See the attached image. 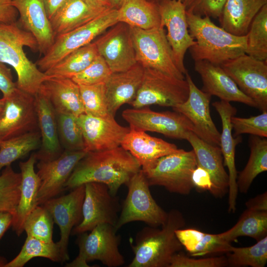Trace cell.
<instances>
[{
    "label": "cell",
    "mask_w": 267,
    "mask_h": 267,
    "mask_svg": "<svg viewBox=\"0 0 267 267\" xmlns=\"http://www.w3.org/2000/svg\"><path fill=\"white\" fill-rule=\"evenodd\" d=\"M197 166L193 150L179 149L158 158L148 168L141 169L150 186H161L170 192L188 195L193 188L191 175Z\"/></svg>",
    "instance_id": "cell-5"
},
{
    "label": "cell",
    "mask_w": 267,
    "mask_h": 267,
    "mask_svg": "<svg viewBox=\"0 0 267 267\" xmlns=\"http://www.w3.org/2000/svg\"><path fill=\"white\" fill-rule=\"evenodd\" d=\"M16 88L10 69L4 63L0 62V91L3 94V97L9 96Z\"/></svg>",
    "instance_id": "cell-50"
},
{
    "label": "cell",
    "mask_w": 267,
    "mask_h": 267,
    "mask_svg": "<svg viewBox=\"0 0 267 267\" xmlns=\"http://www.w3.org/2000/svg\"><path fill=\"white\" fill-rule=\"evenodd\" d=\"M140 169L137 161L121 146L89 151L75 167L65 187L72 189L86 183L99 182L106 185L110 193L116 195L120 187L127 185Z\"/></svg>",
    "instance_id": "cell-1"
},
{
    "label": "cell",
    "mask_w": 267,
    "mask_h": 267,
    "mask_svg": "<svg viewBox=\"0 0 267 267\" xmlns=\"http://www.w3.org/2000/svg\"><path fill=\"white\" fill-rule=\"evenodd\" d=\"M130 28L138 63L144 68L155 69L178 79H185V75L177 66L164 27L146 30Z\"/></svg>",
    "instance_id": "cell-9"
},
{
    "label": "cell",
    "mask_w": 267,
    "mask_h": 267,
    "mask_svg": "<svg viewBox=\"0 0 267 267\" xmlns=\"http://www.w3.org/2000/svg\"><path fill=\"white\" fill-rule=\"evenodd\" d=\"M85 150H64L55 159L39 161L37 173L40 180L37 205L57 196L65 188V185L79 161L87 153Z\"/></svg>",
    "instance_id": "cell-18"
},
{
    "label": "cell",
    "mask_w": 267,
    "mask_h": 267,
    "mask_svg": "<svg viewBox=\"0 0 267 267\" xmlns=\"http://www.w3.org/2000/svg\"><path fill=\"white\" fill-rule=\"evenodd\" d=\"M195 70L201 77L202 90L227 102H238L256 107L255 102L243 93L220 65L205 60L195 61Z\"/></svg>",
    "instance_id": "cell-23"
},
{
    "label": "cell",
    "mask_w": 267,
    "mask_h": 267,
    "mask_svg": "<svg viewBox=\"0 0 267 267\" xmlns=\"http://www.w3.org/2000/svg\"><path fill=\"white\" fill-rule=\"evenodd\" d=\"M98 55L93 42L71 52L44 73L47 77L71 79L85 69Z\"/></svg>",
    "instance_id": "cell-34"
},
{
    "label": "cell",
    "mask_w": 267,
    "mask_h": 267,
    "mask_svg": "<svg viewBox=\"0 0 267 267\" xmlns=\"http://www.w3.org/2000/svg\"><path fill=\"white\" fill-rule=\"evenodd\" d=\"M267 233V211L247 209L236 223L225 232L219 233L224 241L231 243L240 236H248L259 241Z\"/></svg>",
    "instance_id": "cell-35"
},
{
    "label": "cell",
    "mask_w": 267,
    "mask_h": 267,
    "mask_svg": "<svg viewBox=\"0 0 267 267\" xmlns=\"http://www.w3.org/2000/svg\"><path fill=\"white\" fill-rule=\"evenodd\" d=\"M189 33L195 42L189 48L195 61L221 65L245 53L247 35L236 36L215 25L208 16L186 12Z\"/></svg>",
    "instance_id": "cell-2"
},
{
    "label": "cell",
    "mask_w": 267,
    "mask_h": 267,
    "mask_svg": "<svg viewBox=\"0 0 267 267\" xmlns=\"http://www.w3.org/2000/svg\"><path fill=\"white\" fill-rule=\"evenodd\" d=\"M41 145L39 130L30 132L0 143V172Z\"/></svg>",
    "instance_id": "cell-38"
},
{
    "label": "cell",
    "mask_w": 267,
    "mask_h": 267,
    "mask_svg": "<svg viewBox=\"0 0 267 267\" xmlns=\"http://www.w3.org/2000/svg\"><path fill=\"white\" fill-rule=\"evenodd\" d=\"M191 181L193 187L201 191H209L211 192L213 183L208 172L203 168L197 166L191 175Z\"/></svg>",
    "instance_id": "cell-49"
},
{
    "label": "cell",
    "mask_w": 267,
    "mask_h": 267,
    "mask_svg": "<svg viewBox=\"0 0 267 267\" xmlns=\"http://www.w3.org/2000/svg\"><path fill=\"white\" fill-rule=\"evenodd\" d=\"M118 22L146 30L161 26L158 3L149 0H125L117 9Z\"/></svg>",
    "instance_id": "cell-33"
},
{
    "label": "cell",
    "mask_w": 267,
    "mask_h": 267,
    "mask_svg": "<svg viewBox=\"0 0 267 267\" xmlns=\"http://www.w3.org/2000/svg\"><path fill=\"white\" fill-rule=\"evenodd\" d=\"M150 0V1H154L155 2H156V3H158L159 2V0Z\"/></svg>",
    "instance_id": "cell-58"
},
{
    "label": "cell",
    "mask_w": 267,
    "mask_h": 267,
    "mask_svg": "<svg viewBox=\"0 0 267 267\" xmlns=\"http://www.w3.org/2000/svg\"><path fill=\"white\" fill-rule=\"evenodd\" d=\"M106 10L91 7L82 0H67L50 19L53 34L56 37L70 32Z\"/></svg>",
    "instance_id": "cell-31"
},
{
    "label": "cell",
    "mask_w": 267,
    "mask_h": 267,
    "mask_svg": "<svg viewBox=\"0 0 267 267\" xmlns=\"http://www.w3.org/2000/svg\"><path fill=\"white\" fill-rule=\"evenodd\" d=\"M234 137L248 134L262 137H267V111L249 118L232 116L231 118Z\"/></svg>",
    "instance_id": "cell-46"
},
{
    "label": "cell",
    "mask_w": 267,
    "mask_h": 267,
    "mask_svg": "<svg viewBox=\"0 0 267 267\" xmlns=\"http://www.w3.org/2000/svg\"><path fill=\"white\" fill-rule=\"evenodd\" d=\"M79 87L85 113L96 117H105L109 114L104 83L81 85Z\"/></svg>",
    "instance_id": "cell-44"
},
{
    "label": "cell",
    "mask_w": 267,
    "mask_h": 267,
    "mask_svg": "<svg viewBox=\"0 0 267 267\" xmlns=\"http://www.w3.org/2000/svg\"><path fill=\"white\" fill-rule=\"evenodd\" d=\"M47 16L50 20L56 11L67 0H43Z\"/></svg>",
    "instance_id": "cell-53"
},
{
    "label": "cell",
    "mask_w": 267,
    "mask_h": 267,
    "mask_svg": "<svg viewBox=\"0 0 267 267\" xmlns=\"http://www.w3.org/2000/svg\"><path fill=\"white\" fill-rule=\"evenodd\" d=\"M227 265L225 256L194 259L178 252L172 257L169 267H222Z\"/></svg>",
    "instance_id": "cell-48"
},
{
    "label": "cell",
    "mask_w": 267,
    "mask_h": 267,
    "mask_svg": "<svg viewBox=\"0 0 267 267\" xmlns=\"http://www.w3.org/2000/svg\"><path fill=\"white\" fill-rule=\"evenodd\" d=\"M5 99L2 97V98H0V115L3 110L4 104Z\"/></svg>",
    "instance_id": "cell-57"
},
{
    "label": "cell",
    "mask_w": 267,
    "mask_h": 267,
    "mask_svg": "<svg viewBox=\"0 0 267 267\" xmlns=\"http://www.w3.org/2000/svg\"><path fill=\"white\" fill-rule=\"evenodd\" d=\"M112 73L108 65L100 55L83 71L71 79L79 86L104 83Z\"/></svg>",
    "instance_id": "cell-45"
},
{
    "label": "cell",
    "mask_w": 267,
    "mask_h": 267,
    "mask_svg": "<svg viewBox=\"0 0 267 267\" xmlns=\"http://www.w3.org/2000/svg\"><path fill=\"white\" fill-rule=\"evenodd\" d=\"M189 87L186 100L172 108L184 115L193 124L194 133L205 142L220 146L221 133L212 120L210 103L211 95L199 89L187 72L185 74Z\"/></svg>",
    "instance_id": "cell-17"
},
{
    "label": "cell",
    "mask_w": 267,
    "mask_h": 267,
    "mask_svg": "<svg viewBox=\"0 0 267 267\" xmlns=\"http://www.w3.org/2000/svg\"><path fill=\"white\" fill-rule=\"evenodd\" d=\"M25 46L33 51H39L35 38L17 21L0 23V62L14 69L18 89L35 96L40 91L47 76L27 57L23 49Z\"/></svg>",
    "instance_id": "cell-3"
},
{
    "label": "cell",
    "mask_w": 267,
    "mask_h": 267,
    "mask_svg": "<svg viewBox=\"0 0 267 267\" xmlns=\"http://www.w3.org/2000/svg\"><path fill=\"white\" fill-rule=\"evenodd\" d=\"M5 99L0 115V143L38 130L35 96L17 88Z\"/></svg>",
    "instance_id": "cell-14"
},
{
    "label": "cell",
    "mask_w": 267,
    "mask_h": 267,
    "mask_svg": "<svg viewBox=\"0 0 267 267\" xmlns=\"http://www.w3.org/2000/svg\"><path fill=\"white\" fill-rule=\"evenodd\" d=\"M250 155L244 169L237 176V184L240 192L246 193L256 177L267 171V139L253 135L250 138Z\"/></svg>",
    "instance_id": "cell-36"
},
{
    "label": "cell",
    "mask_w": 267,
    "mask_h": 267,
    "mask_svg": "<svg viewBox=\"0 0 267 267\" xmlns=\"http://www.w3.org/2000/svg\"><path fill=\"white\" fill-rule=\"evenodd\" d=\"M117 22V9L105 10L85 25L56 37L51 46L36 64L44 72L71 52L92 43Z\"/></svg>",
    "instance_id": "cell-7"
},
{
    "label": "cell",
    "mask_w": 267,
    "mask_h": 267,
    "mask_svg": "<svg viewBox=\"0 0 267 267\" xmlns=\"http://www.w3.org/2000/svg\"><path fill=\"white\" fill-rule=\"evenodd\" d=\"M12 0H0V23H11L17 21L18 13L11 4Z\"/></svg>",
    "instance_id": "cell-51"
},
{
    "label": "cell",
    "mask_w": 267,
    "mask_h": 267,
    "mask_svg": "<svg viewBox=\"0 0 267 267\" xmlns=\"http://www.w3.org/2000/svg\"><path fill=\"white\" fill-rule=\"evenodd\" d=\"M175 234L185 250L192 257H201L217 253H227L230 243L223 240L218 234H210L195 228H179Z\"/></svg>",
    "instance_id": "cell-32"
},
{
    "label": "cell",
    "mask_w": 267,
    "mask_h": 267,
    "mask_svg": "<svg viewBox=\"0 0 267 267\" xmlns=\"http://www.w3.org/2000/svg\"><path fill=\"white\" fill-rule=\"evenodd\" d=\"M184 224L181 213L173 209L161 228L150 226L143 228L137 233L134 243L130 239L134 257L128 267H169L173 256L183 247L175 230Z\"/></svg>",
    "instance_id": "cell-4"
},
{
    "label": "cell",
    "mask_w": 267,
    "mask_h": 267,
    "mask_svg": "<svg viewBox=\"0 0 267 267\" xmlns=\"http://www.w3.org/2000/svg\"><path fill=\"white\" fill-rule=\"evenodd\" d=\"M188 93L185 78L178 79L155 69L144 68L141 85L130 105L135 108L151 105L173 108L185 101Z\"/></svg>",
    "instance_id": "cell-10"
},
{
    "label": "cell",
    "mask_w": 267,
    "mask_h": 267,
    "mask_svg": "<svg viewBox=\"0 0 267 267\" xmlns=\"http://www.w3.org/2000/svg\"><path fill=\"white\" fill-rule=\"evenodd\" d=\"M36 153H32L24 162L19 163L21 181L20 195L11 226L18 236L24 231L25 222L37 205V196L40 187V178L34 169L37 161Z\"/></svg>",
    "instance_id": "cell-28"
},
{
    "label": "cell",
    "mask_w": 267,
    "mask_h": 267,
    "mask_svg": "<svg viewBox=\"0 0 267 267\" xmlns=\"http://www.w3.org/2000/svg\"><path fill=\"white\" fill-rule=\"evenodd\" d=\"M94 43L112 73L127 70L137 63L130 27L123 22H117Z\"/></svg>",
    "instance_id": "cell-16"
},
{
    "label": "cell",
    "mask_w": 267,
    "mask_h": 267,
    "mask_svg": "<svg viewBox=\"0 0 267 267\" xmlns=\"http://www.w3.org/2000/svg\"><path fill=\"white\" fill-rule=\"evenodd\" d=\"M35 98L41 134V145L35 153L37 160H50L58 157L63 152L58 136L56 112L42 92L37 93Z\"/></svg>",
    "instance_id": "cell-26"
},
{
    "label": "cell",
    "mask_w": 267,
    "mask_h": 267,
    "mask_svg": "<svg viewBox=\"0 0 267 267\" xmlns=\"http://www.w3.org/2000/svg\"><path fill=\"white\" fill-rule=\"evenodd\" d=\"M127 186L128 193L114 226L116 230L133 222H143L152 227L163 225L167 221L168 213L152 197L141 169L133 176Z\"/></svg>",
    "instance_id": "cell-6"
},
{
    "label": "cell",
    "mask_w": 267,
    "mask_h": 267,
    "mask_svg": "<svg viewBox=\"0 0 267 267\" xmlns=\"http://www.w3.org/2000/svg\"><path fill=\"white\" fill-rule=\"evenodd\" d=\"M122 116L131 129L156 132L169 138L186 139L194 133L191 122L183 114L175 111L156 112L148 106L127 109Z\"/></svg>",
    "instance_id": "cell-13"
},
{
    "label": "cell",
    "mask_w": 267,
    "mask_h": 267,
    "mask_svg": "<svg viewBox=\"0 0 267 267\" xmlns=\"http://www.w3.org/2000/svg\"><path fill=\"white\" fill-rule=\"evenodd\" d=\"M158 6L161 26L166 28V37L176 63L185 75L187 71L183 62L184 55L186 51L195 44L189 33L185 7L182 2L178 0H160Z\"/></svg>",
    "instance_id": "cell-15"
},
{
    "label": "cell",
    "mask_w": 267,
    "mask_h": 267,
    "mask_svg": "<svg viewBox=\"0 0 267 267\" xmlns=\"http://www.w3.org/2000/svg\"><path fill=\"white\" fill-rule=\"evenodd\" d=\"M247 35L245 54L257 59H267V4L252 20Z\"/></svg>",
    "instance_id": "cell-39"
},
{
    "label": "cell",
    "mask_w": 267,
    "mask_h": 267,
    "mask_svg": "<svg viewBox=\"0 0 267 267\" xmlns=\"http://www.w3.org/2000/svg\"><path fill=\"white\" fill-rule=\"evenodd\" d=\"M59 141L64 150H85L84 141L77 117L73 115L56 113Z\"/></svg>",
    "instance_id": "cell-42"
},
{
    "label": "cell",
    "mask_w": 267,
    "mask_h": 267,
    "mask_svg": "<svg viewBox=\"0 0 267 267\" xmlns=\"http://www.w3.org/2000/svg\"><path fill=\"white\" fill-rule=\"evenodd\" d=\"M40 92L48 99L56 113L76 117L85 113L79 86L71 79L47 77Z\"/></svg>",
    "instance_id": "cell-29"
},
{
    "label": "cell",
    "mask_w": 267,
    "mask_h": 267,
    "mask_svg": "<svg viewBox=\"0 0 267 267\" xmlns=\"http://www.w3.org/2000/svg\"><path fill=\"white\" fill-rule=\"evenodd\" d=\"M13 215L7 212H0V239L11 225Z\"/></svg>",
    "instance_id": "cell-54"
},
{
    "label": "cell",
    "mask_w": 267,
    "mask_h": 267,
    "mask_svg": "<svg viewBox=\"0 0 267 267\" xmlns=\"http://www.w3.org/2000/svg\"><path fill=\"white\" fill-rule=\"evenodd\" d=\"M220 116L222 123V133L221 134L220 145L223 159V165L228 171V208L229 213L236 210L238 195L237 184V171L235 163L236 146L241 141L240 136L235 137L232 134L231 118L236 113V109L229 102L224 100L215 101L212 103Z\"/></svg>",
    "instance_id": "cell-21"
},
{
    "label": "cell",
    "mask_w": 267,
    "mask_h": 267,
    "mask_svg": "<svg viewBox=\"0 0 267 267\" xmlns=\"http://www.w3.org/2000/svg\"><path fill=\"white\" fill-rule=\"evenodd\" d=\"M89 231L78 234L79 254L66 267H89L88 263L95 260L108 267H119L125 264L119 248L120 237L114 225L102 223Z\"/></svg>",
    "instance_id": "cell-8"
},
{
    "label": "cell",
    "mask_w": 267,
    "mask_h": 267,
    "mask_svg": "<svg viewBox=\"0 0 267 267\" xmlns=\"http://www.w3.org/2000/svg\"><path fill=\"white\" fill-rule=\"evenodd\" d=\"M83 136L85 150L87 152L110 149L121 146L130 130L108 115L96 117L83 113L77 117Z\"/></svg>",
    "instance_id": "cell-20"
},
{
    "label": "cell",
    "mask_w": 267,
    "mask_h": 267,
    "mask_svg": "<svg viewBox=\"0 0 267 267\" xmlns=\"http://www.w3.org/2000/svg\"><path fill=\"white\" fill-rule=\"evenodd\" d=\"M121 146L134 156L142 170L149 167L158 158L179 150L175 144L151 136L146 132L131 129Z\"/></svg>",
    "instance_id": "cell-27"
},
{
    "label": "cell",
    "mask_w": 267,
    "mask_h": 267,
    "mask_svg": "<svg viewBox=\"0 0 267 267\" xmlns=\"http://www.w3.org/2000/svg\"><path fill=\"white\" fill-rule=\"evenodd\" d=\"M267 0H226L219 18L221 27L236 36L247 34L255 16Z\"/></svg>",
    "instance_id": "cell-30"
},
{
    "label": "cell",
    "mask_w": 267,
    "mask_h": 267,
    "mask_svg": "<svg viewBox=\"0 0 267 267\" xmlns=\"http://www.w3.org/2000/svg\"><path fill=\"white\" fill-rule=\"evenodd\" d=\"M53 223L49 212L43 205H37L27 217L24 229L27 235L45 242H52Z\"/></svg>",
    "instance_id": "cell-43"
},
{
    "label": "cell",
    "mask_w": 267,
    "mask_h": 267,
    "mask_svg": "<svg viewBox=\"0 0 267 267\" xmlns=\"http://www.w3.org/2000/svg\"><path fill=\"white\" fill-rule=\"evenodd\" d=\"M226 0H183L186 11L200 16L219 18Z\"/></svg>",
    "instance_id": "cell-47"
},
{
    "label": "cell",
    "mask_w": 267,
    "mask_h": 267,
    "mask_svg": "<svg viewBox=\"0 0 267 267\" xmlns=\"http://www.w3.org/2000/svg\"><path fill=\"white\" fill-rule=\"evenodd\" d=\"M17 10V22L30 32L37 41L38 49L44 54L53 44L55 37L47 16L43 0H12Z\"/></svg>",
    "instance_id": "cell-22"
},
{
    "label": "cell",
    "mask_w": 267,
    "mask_h": 267,
    "mask_svg": "<svg viewBox=\"0 0 267 267\" xmlns=\"http://www.w3.org/2000/svg\"><path fill=\"white\" fill-rule=\"evenodd\" d=\"M247 209L258 211H267V192L248 200L245 203Z\"/></svg>",
    "instance_id": "cell-52"
},
{
    "label": "cell",
    "mask_w": 267,
    "mask_h": 267,
    "mask_svg": "<svg viewBox=\"0 0 267 267\" xmlns=\"http://www.w3.org/2000/svg\"><path fill=\"white\" fill-rule=\"evenodd\" d=\"M186 140L192 147L197 166L210 175L213 183L211 193L217 198H222L228 192L229 178L220 147L205 142L193 132L188 133Z\"/></svg>",
    "instance_id": "cell-24"
},
{
    "label": "cell",
    "mask_w": 267,
    "mask_h": 267,
    "mask_svg": "<svg viewBox=\"0 0 267 267\" xmlns=\"http://www.w3.org/2000/svg\"><path fill=\"white\" fill-rule=\"evenodd\" d=\"M84 185L82 219L73 228L72 234L89 231L102 223L115 226L121 208L118 198L112 195L108 186L103 183L91 182Z\"/></svg>",
    "instance_id": "cell-12"
},
{
    "label": "cell",
    "mask_w": 267,
    "mask_h": 267,
    "mask_svg": "<svg viewBox=\"0 0 267 267\" xmlns=\"http://www.w3.org/2000/svg\"><path fill=\"white\" fill-rule=\"evenodd\" d=\"M85 196V185L76 187L66 195L52 198L43 205L50 214L54 222L60 231L57 242L61 250L63 262L69 260L68 245L73 228L82 219V206Z\"/></svg>",
    "instance_id": "cell-19"
},
{
    "label": "cell",
    "mask_w": 267,
    "mask_h": 267,
    "mask_svg": "<svg viewBox=\"0 0 267 267\" xmlns=\"http://www.w3.org/2000/svg\"><path fill=\"white\" fill-rule=\"evenodd\" d=\"M89 6L101 9L113 8L108 0H82Z\"/></svg>",
    "instance_id": "cell-55"
},
{
    "label": "cell",
    "mask_w": 267,
    "mask_h": 267,
    "mask_svg": "<svg viewBox=\"0 0 267 267\" xmlns=\"http://www.w3.org/2000/svg\"><path fill=\"white\" fill-rule=\"evenodd\" d=\"M262 112L267 111V64L245 53L220 65Z\"/></svg>",
    "instance_id": "cell-11"
},
{
    "label": "cell",
    "mask_w": 267,
    "mask_h": 267,
    "mask_svg": "<svg viewBox=\"0 0 267 267\" xmlns=\"http://www.w3.org/2000/svg\"><path fill=\"white\" fill-rule=\"evenodd\" d=\"M227 254V265L231 267H264L267 263V236L251 246H232Z\"/></svg>",
    "instance_id": "cell-40"
},
{
    "label": "cell",
    "mask_w": 267,
    "mask_h": 267,
    "mask_svg": "<svg viewBox=\"0 0 267 267\" xmlns=\"http://www.w3.org/2000/svg\"><path fill=\"white\" fill-rule=\"evenodd\" d=\"M144 68L137 63L129 69L112 73L104 83L108 113L115 116L125 104L134 99L141 85Z\"/></svg>",
    "instance_id": "cell-25"
},
{
    "label": "cell",
    "mask_w": 267,
    "mask_h": 267,
    "mask_svg": "<svg viewBox=\"0 0 267 267\" xmlns=\"http://www.w3.org/2000/svg\"><path fill=\"white\" fill-rule=\"evenodd\" d=\"M47 258L54 262L63 263L60 248L57 242H45L27 235L22 249L18 255L5 264L4 267H23L32 259Z\"/></svg>",
    "instance_id": "cell-37"
},
{
    "label": "cell",
    "mask_w": 267,
    "mask_h": 267,
    "mask_svg": "<svg viewBox=\"0 0 267 267\" xmlns=\"http://www.w3.org/2000/svg\"><path fill=\"white\" fill-rule=\"evenodd\" d=\"M112 7L118 9L119 8L125 0H108Z\"/></svg>",
    "instance_id": "cell-56"
},
{
    "label": "cell",
    "mask_w": 267,
    "mask_h": 267,
    "mask_svg": "<svg viewBox=\"0 0 267 267\" xmlns=\"http://www.w3.org/2000/svg\"><path fill=\"white\" fill-rule=\"evenodd\" d=\"M21 174L7 166L0 175V212L13 215L16 213L20 195Z\"/></svg>",
    "instance_id": "cell-41"
},
{
    "label": "cell",
    "mask_w": 267,
    "mask_h": 267,
    "mask_svg": "<svg viewBox=\"0 0 267 267\" xmlns=\"http://www.w3.org/2000/svg\"><path fill=\"white\" fill-rule=\"evenodd\" d=\"M179 0V1H182V0Z\"/></svg>",
    "instance_id": "cell-59"
}]
</instances>
